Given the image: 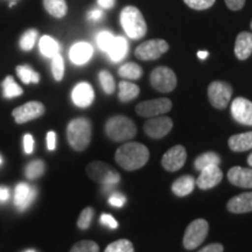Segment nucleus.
<instances>
[{
    "instance_id": "f257e3e1",
    "label": "nucleus",
    "mask_w": 252,
    "mask_h": 252,
    "mask_svg": "<svg viewBox=\"0 0 252 252\" xmlns=\"http://www.w3.org/2000/svg\"><path fill=\"white\" fill-rule=\"evenodd\" d=\"M116 161L125 171H135L145 166L150 159V151L140 143H126L116 152Z\"/></svg>"
},
{
    "instance_id": "f03ea898",
    "label": "nucleus",
    "mask_w": 252,
    "mask_h": 252,
    "mask_svg": "<svg viewBox=\"0 0 252 252\" xmlns=\"http://www.w3.org/2000/svg\"><path fill=\"white\" fill-rule=\"evenodd\" d=\"M93 135L91 122L87 118L72 119L67 126V139L70 146L77 152H82L89 146Z\"/></svg>"
},
{
    "instance_id": "7ed1b4c3",
    "label": "nucleus",
    "mask_w": 252,
    "mask_h": 252,
    "mask_svg": "<svg viewBox=\"0 0 252 252\" xmlns=\"http://www.w3.org/2000/svg\"><path fill=\"white\" fill-rule=\"evenodd\" d=\"M121 24L126 35L132 40H139L147 33L146 21L141 12L134 6H126L121 12Z\"/></svg>"
},
{
    "instance_id": "20e7f679",
    "label": "nucleus",
    "mask_w": 252,
    "mask_h": 252,
    "mask_svg": "<svg viewBox=\"0 0 252 252\" xmlns=\"http://www.w3.org/2000/svg\"><path fill=\"white\" fill-rule=\"evenodd\" d=\"M105 133L113 141H126L135 137L137 126L125 116H113L105 123Z\"/></svg>"
},
{
    "instance_id": "39448f33",
    "label": "nucleus",
    "mask_w": 252,
    "mask_h": 252,
    "mask_svg": "<svg viewBox=\"0 0 252 252\" xmlns=\"http://www.w3.org/2000/svg\"><path fill=\"white\" fill-rule=\"evenodd\" d=\"M87 174L94 181L104 186H115L121 180V175L115 168L99 160L90 162L87 166Z\"/></svg>"
},
{
    "instance_id": "423d86ee",
    "label": "nucleus",
    "mask_w": 252,
    "mask_h": 252,
    "mask_svg": "<svg viewBox=\"0 0 252 252\" xmlns=\"http://www.w3.org/2000/svg\"><path fill=\"white\" fill-rule=\"evenodd\" d=\"M209 232V224L206 220L198 219L190 223L186 229L184 236V247L187 250H194L201 245Z\"/></svg>"
},
{
    "instance_id": "0eeeda50",
    "label": "nucleus",
    "mask_w": 252,
    "mask_h": 252,
    "mask_svg": "<svg viewBox=\"0 0 252 252\" xmlns=\"http://www.w3.org/2000/svg\"><path fill=\"white\" fill-rule=\"evenodd\" d=\"M232 96V88L229 83L215 81L208 87V98L214 108L223 110L228 106Z\"/></svg>"
},
{
    "instance_id": "6e6552de",
    "label": "nucleus",
    "mask_w": 252,
    "mask_h": 252,
    "mask_svg": "<svg viewBox=\"0 0 252 252\" xmlns=\"http://www.w3.org/2000/svg\"><path fill=\"white\" fill-rule=\"evenodd\" d=\"M151 84L154 89L160 93H171L175 89L176 75L171 68L158 67L154 69L150 77Z\"/></svg>"
},
{
    "instance_id": "1a4fd4ad",
    "label": "nucleus",
    "mask_w": 252,
    "mask_h": 252,
    "mask_svg": "<svg viewBox=\"0 0 252 252\" xmlns=\"http://www.w3.org/2000/svg\"><path fill=\"white\" fill-rule=\"evenodd\" d=\"M169 46L165 40L154 39L145 41L135 48L134 55L135 58L143 60V61H151V60H157L168 50Z\"/></svg>"
},
{
    "instance_id": "9d476101",
    "label": "nucleus",
    "mask_w": 252,
    "mask_h": 252,
    "mask_svg": "<svg viewBox=\"0 0 252 252\" xmlns=\"http://www.w3.org/2000/svg\"><path fill=\"white\" fill-rule=\"evenodd\" d=\"M173 104L168 98H157L152 100L139 103L135 108V111L141 117H158L159 115H163L171 111Z\"/></svg>"
},
{
    "instance_id": "9b49d317",
    "label": "nucleus",
    "mask_w": 252,
    "mask_h": 252,
    "mask_svg": "<svg viewBox=\"0 0 252 252\" xmlns=\"http://www.w3.org/2000/svg\"><path fill=\"white\" fill-rule=\"evenodd\" d=\"M45 111L46 108L42 103L33 100V102H28L14 109L13 112H12V116L14 117V121L17 124H25V123L41 117Z\"/></svg>"
},
{
    "instance_id": "f8f14e48",
    "label": "nucleus",
    "mask_w": 252,
    "mask_h": 252,
    "mask_svg": "<svg viewBox=\"0 0 252 252\" xmlns=\"http://www.w3.org/2000/svg\"><path fill=\"white\" fill-rule=\"evenodd\" d=\"M186 160H187L186 149L181 145H176L165 153V156L162 157L161 165L166 171L176 172L184 167Z\"/></svg>"
},
{
    "instance_id": "ddd939ff",
    "label": "nucleus",
    "mask_w": 252,
    "mask_h": 252,
    "mask_svg": "<svg viewBox=\"0 0 252 252\" xmlns=\"http://www.w3.org/2000/svg\"><path fill=\"white\" fill-rule=\"evenodd\" d=\"M173 122L168 117H153L145 123L144 130L149 137L153 139H160L171 132Z\"/></svg>"
},
{
    "instance_id": "4468645a",
    "label": "nucleus",
    "mask_w": 252,
    "mask_h": 252,
    "mask_svg": "<svg viewBox=\"0 0 252 252\" xmlns=\"http://www.w3.org/2000/svg\"><path fill=\"white\" fill-rule=\"evenodd\" d=\"M231 113L235 121L239 124L252 126V102L249 99L243 97L234 99L231 104Z\"/></svg>"
},
{
    "instance_id": "2eb2a0df",
    "label": "nucleus",
    "mask_w": 252,
    "mask_h": 252,
    "mask_svg": "<svg viewBox=\"0 0 252 252\" xmlns=\"http://www.w3.org/2000/svg\"><path fill=\"white\" fill-rule=\"evenodd\" d=\"M36 189L26 182H20L17 185L14 191V204L20 212L26 210L31 203L35 200Z\"/></svg>"
},
{
    "instance_id": "dca6fc26",
    "label": "nucleus",
    "mask_w": 252,
    "mask_h": 252,
    "mask_svg": "<svg viewBox=\"0 0 252 252\" xmlns=\"http://www.w3.org/2000/svg\"><path fill=\"white\" fill-rule=\"evenodd\" d=\"M71 98L75 105H77L78 108H88L93 104L94 99L93 87L88 82H81L72 90Z\"/></svg>"
},
{
    "instance_id": "f3484780",
    "label": "nucleus",
    "mask_w": 252,
    "mask_h": 252,
    "mask_svg": "<svg viewBox=\"0 0 252 252\" xmlns=\"http://www.w3.org/2000/svg\"><path fill=\"white\" fill-rule=\"evenodd\" d=\"M223 179V172L220 171L219 166H209L201 171V174L196 180V185L198 188L203 189H210L215 187L222 181Z\"/></svg>"
},
{
    "instance_id": "a211bd4d",
    "label": "nucleus",
    "mask_w": 252,
    "mask_h": 252,
    "mask_svg": "<svg viewBox=\"0 0 252 252\" xmlns=\"http://www.w3.org/2000/svg\"><path fill=\"white\" fill-rule=\"evenodd\" d=\"M230 184L242 188H252V168L232 167L228 172Z\"/></svg>"
},
{
    "instance_id": "6ab92c4d",
    "label": "nucleus",
    "mask_w": 252,
    "mask_h": 252,
    "mask_svg": "<svg viewBox=\"0 0 252 252\" xmlns=\"http://www.w3.org/2000/svg\"><path fill=\"white\" fill-rule=\"evenodd\" d=\"M94 54L93 46L88 42H77L71 47L69 52V58L75 64H84L91 59Z\"/></svg>"
},
{
    "instance_id": "aec40b11",
    "label": "nucleus",
    "mask_w": 252,
    "mask_h": 252,
    "mask_svg": "<svg viewBox=\"0 0 252 252\" xmlns=\"http://www.w3.org/2000/svg\"><path fill=\"white\" fill-rule=\"evenodd\" d=\"M226 208L230 213L244 214L252 212V191L243 193L238 196L232 197L226 204Z\"/></svg>"
},
{
    "instance_id": "412c9836",
    "label": "nucleus",
    "mask_w": 252,
    "mask_h": 252,
    "mask_svg": "<svg viewBox=\"0 0 252 252\" xmlns=\"http://www.w3.org/2000/svg\"><path fill=\"white\" fill-rule=\"evenodd\" d=\"M252 54V34L242 32L238 34L235 42V55L238 60H247Z\"/></svg>"
},
{
    "instance_id": "4be33fe9",
    "label": "nucleus",
    "mask_w": 252,
    "mask_h": 252,
    "mask_svg": "<svg viewBox=\"0 0 252 252\" xmlns=\"http://www.w3.org/2000/svg\"><path fill=\"white\" fill-rule=\"evenodd\" d=\"M195 185H196V180L190 175H184L175 180L172 185V191L176 196H187L194 190Z\"/></svg>"
},
{
    "instance_id": "5701e85b",
    "label": "nucleus",
    "mask_w": 252,
    "mask_h": 252,
    "mask_svg": "<svg viewBox=\"0 0 252 252\" xmlns=\"http://www.w3.org/2000/svg\"><path fill=\"white\" fill-rule=\"evenodd\" d=\"M229 147L234 152H245L252 149V132L235 134L230 137Z\"/></svg>"
},
{
    "instance_id": "b1692460",
    "label": "nucleus",
    "mask_w": 252,
    "mask_h": 252,
    "mask_svg": "<svg viewBox=\"0 0 252 252\" xmlns=\"http://www.w3.org/2000/svg\"><path fill=\"white\" fill-rule=\"evenodd\" d=\"M127 41L122 36H115L112 45L108 50V54L113 62H119L127 54Z\"/></svg>"
},
{
    "instance_id": "393cba45",
    "label": "nucleus",
    "mask_w": 252,
    "mask_h": 252,
    "mask_svg": "<svg viewBox=\"0 0 252 252\" xmlns=\"http://www.w3.org/2000/svg\"><path fill=\"white\" fill-rule=\"evenodd\" d=\"M118 88H119L118 97L123 103L131 102V100L137 98L138 94L140 93L139 87L127 81H122L121 83H119Z\"/></svg>"
},
{
    "instance_id": "a878e982",
    "label": "nucleus",
    "mask_w": 252,
    "mask_h": 252,
    "mask_svg": "<svg viewBox=\"0 0 252 252\" xmlns=\"http://www.w3.org/2000/svg\"><path fill=\"white\" fill-rule=\"evenodd\" d=\"M43 6L52 17L58 19L63 18L68 12L65 0H43Z\"/></svg>"
},
{
    "instance_id": "bb28decb",
    "label": "nucleus",
    "mask_w": 252,
    "mask_h": 252,
    "mask_svg": "<svg viewBox=\"0 0 252 252\" xmlns=\"http://www.w3.org/2000/svg\"><path fill=\"white\" fill-rule=\"evenodd\" d=\"M39 48L41 54L46 58H53L60 52V45L56 40L53 39L52 36L45 35L40 39Z\"/></svg>"
},
{
    "instance_id": "cd10ccee",
    "label": "nucleus",
    "mask_w": 252,
    "mask_h": 252,
    "mask_svg": "<svg viewBox=\"0 0 252 252\" xmlns=\"http://www.w3.org/2000/svg\"><path fill=\"white\" fill-rule=\"evenodd\" d=\"M220 162V158L219 154H216L215 152H206L196 158V160H195V168L197 171H202V169L209 166H219Z\"/></svg>"
},
{
    "instance_id": "c85d7f7f",
    "label": "nucleus",
    "mask_w": 252,
    "mask_h": 252,
    "mask_svg": "<svg viewBox=\"0 0 252 252\" xmlns=\"http://www.w3.org/2000/svg\"><path fill=\"white\" fill-rule=\"evenodd\" d=\"M119 76L123 78H126V80H139L143 75V69L139 64L133 62L125 63L124 65H122L118 70Z\"/></svg>"
},
{
    "instance_id": "c756f323",
    "label": "nucleus",
    "mask_w": 252,
    "mask_h": 252,
    "mask_svg": "<svg viewBox=\"0 0 252 252\" xmlns=\"http://www.w3.org/2000/svg\"><path fill=\"white\" fill-rule=\"evenodd\" d=\"M1 88L5 98H14V97L20 96V94H23L24 93L23 89L15 83L14 78L12 76H7L4 81H2Z\"/></svg>"
},
{
    "instance_id": "7c9ffc66",
    "label": "nucleus",
    "mask_w": 252,
    "mask_h": 252,
    "mask_svg": "<svg viewBox=\"0 0 252 252\" xmlns=\"http://www.w3.org/2000/svg\"><path fill=\"white\" fill-rule=\"evenodd\" d=\"M46 171V165L42 160H33L30 162L25 169V175L30 180H35L43 175Z\"/></svg>"
},
{
    "instance_id": "2f4dec72",
    "label": "nucleus",
    "mask_w": 252,
    "mask_h": 252,
    "mask_svg": "<svg viewBox=\"0 0 252 252\" xmlns=\"http://www.w3.org/2000/svg\"><path fill=\"white\" fill-rule=\"evenodd\" d=\"M17 74L25 84L39 83L40 82V75L34 71L30 65H18Z\"/></svg>"
},
{
    "instance_id": "473e14b6",
    "label": "nucleus",
    "mask_w": 252,
    "mask_h": 252,
    "mask_svg": "<svg viewBox=\"0 0 252 252\" xmlns=\"http://www.w3.org/2000/svg\"><path fill=\"white\" fill-rule=\"evenodd\" d=\"M37 36H39V32L36 30H28L25 32L23 36H21L20 42H19L20 48L25 50V52H30L35 46Z\"/></svg>"
},
{
    "instance_id": "72a5a7b5",
    "label": "nucleus",
    "mask_w": 252,
    "mask_h": 252,
    "mask_svg": "<svg viewBox=\"0 0 252 252\" xmlns=\"http://www.w3.org/2000/svg\"><path fill=\"white\" fill-rule=\"evenodd\" d=\"M98 77H99L100 86H102L103 90L105 91V94H111L115 93L116 82H115V78H113V76L111 74H110L109 71L102 70L99 72Z\"/></svg>"
},
{
    "instance_id": "f704fd0d",
    "label": "nucleus",
    "mask_w": 252,
    "mask_h": 252,
    "mask_svg": "<svg viewBox=\"0 0 252 252\" xmlns=\"http://www.w3.org/2000/svg\"><path fill=\"white\" fill-rule=\"evenodd\" d=\"M52 72L55 81H62L64 76V61L60 53L52 58Z\"/></svg>"
},
{
    "instance_id": "c9c22d12",
    "label": "nucleus",
    "mask_w": 252,
    "mask_h": 252,
    "mask_svg": "<svg viewBox=\"0 0 252 252\" xmlns=\"http://www.w3.org/2000/svg\"><path fill=\"white\" fill-rule=\"evenodd\" d=\"M104 252H134V248L127 239H119L108 245Z\"/></svg>"
},
{
    "instance_id": "e433bc0d",
    "label": "nucleus",
    "mask_w": 252,
    "mask_h": 252,
    "mask_svg": "<svg viewBox=\"0 0 252 252\" xmlns=\"http://www.w3.org/2000/svg\"><path fill=\"white\" fill-rule=\"evenodd\" d=\"M113 39H115V36H113L110 32L108 31L99 32V33L97 34V39H96L97 46H98V48L102 50V52L108 53V50L110 49V47H111L113 42Z\"/></svg>"
},
{
    "instance_id": "4c0bfd02",
    "label": "nucleus",
    "mask_w": 252,
    "mask_h": 252,
    "mask_svg": "<svg viewBox=\"0 0 252 252\" xmlns=\"http://www.w3.org/2000/svg\"><path fill=\"white\" fill-rule=\"evenodd\" d=\"M94 215V212L93 208H91V207L84 208L83 212L81 213L80 217H78V220H77L78 228L82 229V230L89 229L91 222H93Z\"/></svg>"
},
{
    "instance_id": "58836bf2",
    "label": "nucleus",
    "mask_w": 252,
    "mask_h": 252,
    "mask_svg": "<svg viewBox=\"0 0 252 252\" xmlns=\"http://www.w3.org/2000/svg\"><path fill=\"white\" fill-rule=\"evenodd\" d=\"M70 252H99V247L93 241H82L75 244Z\"/></svg>"
},
{
    "instance_id": "ea45409f",
    "label": "nucleus",
    "mask_w": 252,
    "mask_h": 252,
    "mask_svg": "<svg viewBox=\"0 0 252 252\" xmlns=\"http://www.w3.org/2000/svg\"><path fill=\"white\" fill-rule=\"evenodd\" d=\"M185 4L190 8L197 9V11H203L215 4V0H184Z\"/></svg>"
},
{
    "instance_id": "a19ab883",
    "label": "nucleus",
    "mask_w": 252,
    "mask_h": 252,
    "mask_svg": "<svg viewBox=\"0 0 252 252\" xmlns=\"http://www.w3.org/2000/svg\"><path fill=\"white\" fill-rule=\"evenodd\" d=\"M125 202H126V197L121 193L112 194L109 198V203L111 204V206L117 207V208H121V207L124 206Z\"/></svg>"
},
{
    "instance_id": "79ce46f5",
    "label": "nucleus",
    "mask_w": 252,
    "mask_h": 252,
    "mask_svg": "<svg viewBox=\"0 0 252 252\" xmlns=\"http://www.w3.org/2000/svg\"><path fill=\"white\" fill-rule=\"evenodd\" d=\"M100 223L104 225L109 226V228H111V229L118 228V222L115 220V217H113L112 215H110V214H103V215L100 216Z\"/></svg>"
},
{
    "instance_id": "37998d69",
    "label": "nucleus",
    "mask_w": 252,
    "mask_h": 252,
    "mask_svg": "<svg viewBox=\"0 0 252 252\" xmlns=\"http://www.w3.org/2000/svg\"><path fill=\"white\" fill-rule=\"evenodd\" d=\"M24 149H25V153L26 154H31L34 150L33 135L30 133L25 134V137H24Z\"/></svg>"
},
{
    "instance_id": "c03bdc74",
    "label": "nucleus",
    "mask_w": 252,
    "mask_h": 252,
    "mask_svg": "<svg viewBox=\"0 0 252 252\" xmlns=\"http://www.w3.org/2000/svg\"><path fill=\"white\" fill-rule=\"evenodd\" d=\"M224 1L231 11H239L245 5V0H224Z\"/></svg>"
},
{
    "instance_id": "a18cd8bd",
    "label": "nucleus",
    "mask_w": 252,
    "mask_h": 252,
    "mask_svg": "<svg viewBox=\"0 0 252 252\" xmlns=\"http://www.w3.org/2000/svg\"><path fill=\"white\" fill-rule=\"evenodd\" d=\"M47 149L49 151L56 149V133L54 131H49L47 133Z\"/></svg>"
},
{
    "instance_id": "49530a36",
    "label": "nucleus",
    "mask_w": 252,
    "mask_h": 252,
    "mask_svg": "<svg viewBox=\"0 0 252 252\" xmlns=\"http://www.w3.org/2000/svg\"><path fill=\"white\" fill-rule=\"evenodd\" d=\"M223 251H224V248H223L222 244L213 243V244L207 245V247H204L203 249H201L198 252H223Z\"/></svg>"
},
{
    "instance_id": "de8ad7c7",
    "label": "nucleus",
    "mask_w": 252,
    "mask_h": 252,
    "mask_svg": "<svg viewBox=\"0 0 252 252\" xmlns=\"http://www.w3.org/2000/svg\"><path fill=\"white\" fill-rule=\"evenodd\" d=\"M104 17V12L102 9H91V11L88 13V19L91 21H99L100 19Z\"/></svg>"
},
{
    "instance_id": "09e8293b",
    "label": "nucleus",
    "mask_w": 252,
    "mask_h": 252,
    "mask_svg": "<svg viewBox=\"0 0 252 252\" xmlns=\"http://www.w3.org/2000/svg\"><path fill=\"white\" fill-rule=\"evenodd\" d=\"M97 2H98V5L100 6V7H103L105 9H110L115 6L116 0H97Z\"/></svg>"
},
{
    "instance_id": "8fccbe9b",
    "label": "nucleus",
    "mask_w": 252,
    "mask_h": 252,
    "mask_svg": "<svg viewBox=\"0 0 252 252\" xmlns=\"http://www.w3.org/2000/svg\"><path fill=\"white\" fill-rule=\"evenodd\" d=\"M9 195L11 193H9L8 188L0 187V202H6L9 198Z\"/></svg>"
},
{
    "instance_id": "3c124183",
    "label": "nucleus",
    "mask_w": 252,
    "mask_h": 252,
    "mask_svg": "<svg viewBox=\"0 0 252 252\" xmlns=\"http://www.w3.org/2000/svg\"><path fill=\"white\" fill-rule=\"evenodd\" d=\"M208 55H209V53L206 52V50H203V52H198V53H197L198 59H201V60H204V59L207 58Z\"/></svg>"
},
{
    "instance_id": "603ef678",
    "label": "nucleus",
    "mask_w": 252,
    "mask_h": 252,
    "mask_svg": "<svg viewBox=\"0 0 252 252\" xmlns=\"http://www.w3.org/2000/svg\"><path fill=\"white\" fill-rule=\"evenodd\" d=\"M248 163L252 167V153H251L250 156H249V158H248Z\"/></svg>"
},
{
    "instance_id": "864d4df0",
    "label": "nucleus",
    "mask_w": 252,
    "mask_h": 252,
    "mask_svg": "<svg viewBox=\"0 0 252 252\" xmlns=\"http://www.w3.org/2000/svg\"><path fill=\"white\" fill-rule=\"evenodd\" d=\"M26 252H35V251H34V250H27Z\"/></svg>"
},
{
    "instance_id": "5fc2aeb1",
    "label": "nucleus",
    "mask_w": 252,
    "mask_h": 252,
    "mask_svg": "<svg viewBox=\"0 0 252 252\" xmlns=\"http://www.w3.org/2000/svg\"><path fill=\"white\" fill-rule=\"evenodd\" d=\"M0 163H1V157H0Z\"/></svg>"
},
{
    "instance_id": "6e6d98bb",
    "label": "nucleus",
    "mask_w": 252,
    "mask_h": 252,
    "mask_svg": "<svg viewBox=\"0 0 252 252\" xmlns=\"http://www.w3.org/2000/svg\"><path fill=\"white\" fill-rule=\"evenodd\" d=\"M251 30H252V21H251Z\"/></svg>"
}]
</instances>
